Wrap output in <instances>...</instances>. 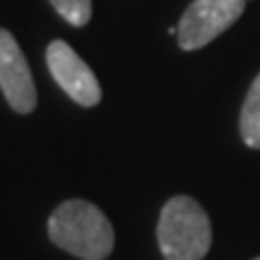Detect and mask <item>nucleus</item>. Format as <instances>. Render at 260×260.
<instances>
[{
	"mask_svg": "<svg viewBox=\"0 0 260 260\" xmlns=\"http://www.w3.org/2000/svg\"><path fill=\"white\" fill-rule=\"evenodd\" d=\"M241 138L253 149H260V73L253 80L241 109Z\"/></svg>",
	"mask_w": 260,
	"mask_h": 260,
	"instance_id": "423d86ee",
	"label": "nucleus"
},
{
	"mask_svg": "<svg viewBox=\"0 0 260 260\" xmlns=\"http://www.w3.org/2000/svg\"><path fill=\"white\" fill-rule=\"evenodd\" d=\"M48 3L73 27H84L92 19V0H48Z\"/></svg>",
	"mask_w": 260,
	"mask_h": 260,
	"instance_id": "0eeeda50",
	"label": "nucleus"
},
{
	"mask_svg": "<svg viewBox=\"0 0 260 260\" xmlns=\"http://www.w3.org/2000/svg\"><path fill=\"white\" fill-rule=\"evenodd\" d=\"M0 89L17 113L34 111L37 106L34 77L17 39L8 29H0Z\"/></svg>",
	"mask_w": 260,
	"mask_h": 260,
	"instance_id": "39448f33",
	"label": "nucleus"
},
{
	"mask_svg": "<svg viewBox=\"0 0 260 260\" xmlns=\"http://www.w3.org/2000/svg\"><path fill=\"white\" fill-rule=\"evenodd\" d=\"M157 239L167 260H203L212 246V224L200 203L176 195L161 207Z\"/></svg>",
	"mask_w": 260,
	"mask_h": 260,
	"instance_id": "f03ea898",
	"label": "nucleus"
},
{
	"mask_svg": "<svg viewBox=\"0 0 260 260\" xmlns=\"http://www.w3.org/2000/svg\"><path fill=\"white\" fill-rule=\"evenodd\" d=\"M46 63L58 87L80 106H96L102 102V87L92 68L75 53L65 41H51L46 48Z\"/></svg>",
	"mask_w": 260,
	"mask_h": 260,
	"instance_id": "20e7f679",
	"label": "nucleus"
},
{
	"mask_svg": "<svg viewBox=\"0 0 260 260\" xmlns=\"http://www.w3.org/2000/svg\"><path fill=\"white\" fill-rule=\"evenodd\" d=\"M246 0H193L176 27L178 46L198 51L224 34L243 15Z\"/></svg>",
	"mask_w": 260,
	"mask_h": 260,
	"instance_id": "7ed1b4c3",
	"label": "nucleus"
},
{
	"mask_svg": "<svg viewBox=\"0 0 260 260\" xmlns=\"http://www.w3.org/2000/svg\"><path fill=\"white\" fill-rule=\"evenodd\" d=\"M48 236L58 248L80 260H104L113 251V226L109 217L87 200H65L48 217Z\"/></svg>",
	"mask_w": 260,
	"mask_h": 260,
	"instance_id": "f257e3e1",
	"label": "nucleus"
},
{
	"mask_svg": "<svg viewBox=\"0 0 260 260\" xmlns=\"http://www.w3.org/2000/svg\"><path fill=\"white\" fill-rule=\"evenodd\" d=\"M253 260H260V258H253Z\"/></svg>",
	"mask_w": 260,
	"mask_h": 260,
	"instance_id": "6e6552de",
	"label": "nucleus"
}]
</instances>
